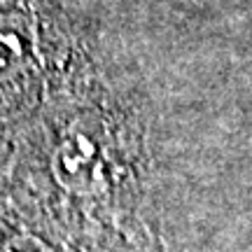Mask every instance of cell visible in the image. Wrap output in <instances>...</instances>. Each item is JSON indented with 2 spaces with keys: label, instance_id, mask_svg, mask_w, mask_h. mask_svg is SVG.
<instances>
[{
  "label": "cell",
  "instance_id": "1",
  "mask_svg": "<svg viewBox=\"0 0 252 252\" xmlns=\"http://www.w3.org/2000/svg\"><path fill=\"white\" fill-rule=\"evenodd\" d=\"M54 173L63 187L72 191H94L100 187L98 150L84 128H75L54 157Z\"/></svg>",
  "mask_w": 252,
  "mask_h": 252
},
{
  "label": "cell",
  "instance_id": "2",
  "mask_svg": "<svg viewBox=\"0 0 252 252\" xmlns=\"http://www.w3.org/2000/svg\"><path fill=\"white\" fill-rule=\"evenodd\" d=\"M26 54V31L17 19L0 17V77L14 72Z\"/></svg>",
  "mask_w": 252,
  "mask_h": 252
},
{
  "label": "cell",
  "instance_id": "3",
  "mask_svg": "<svg viewBox=\"0 0 252 252\" xmlns=\"http://www.w3.org/2000/svg\"><path fill=\"white\" fill-rule=\"evenodd\" d=\"M2 252H49V248L33 236H19V238H12Z\"/></svg>",
  "mask_w": 252,
  "mask_h": 252
}]
</instances>
